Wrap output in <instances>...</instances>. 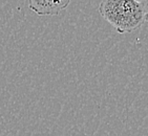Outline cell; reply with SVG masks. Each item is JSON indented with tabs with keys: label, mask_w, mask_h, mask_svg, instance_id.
I'll return each mask as SVG.
<instances>
[{
	"label": "cell",
	"mask_w": 148,
	"mask_h": 136,
	"mask_svg": "<svg viewBox=\"0 0 148 136\" xmlns=\"http://www.w3.org/2000/svg\"><path fill=\"white\" fill-rule=\"evenodd\" d=\"M100 15L120 34L136 31L145 22V3L138 0H102Z\"/></svg>",
	"instance_id": "obj_1"
},
{
	"label": "cell",
	"mask_w": 148,
	"mask_h": 136,
	"mask_svg": "<svg viewBox=\"0 0 148 136\" xmlns=\"http://www.w3.org/2000/svg\"><path fill=\"white\" fill-rule=\"evenodd\" d=\"M29 7L39 16H57L65 10L71 0H27Z\"/></svg>",
	"instance_id": "obj_2"
},
{
	"label": "cell",
	"mask_w": 148,
	"mask_h": 136,
	"mask_svg": "<svg viewBox=\"0 0 148 136\" xmlns=\"http://www.w3.org/2000/svg\"><path fill=\"white\" fill-rule=\"evenodd\" d=\"M145 6H146V18H145V21L148 22V0L145 2Z\"/></svg>",
	"instance_id": "obj_3"
},
{
	"label": "cell",
	"mask_w": 148,
	"mask_h": 136,
	"mask_svg": "<svg viewBox=\"0 0 148 136\" xmlns=\"http://www.w3.org/2000/svg\"><path fill=\"white\" fill-rule=\"evenodd\" d=\"M138 1H141V2H144V3H145L146 1H147V0H138Z\"/></svg>",
	"instance_id": "obj_4"
}]
</instances>
